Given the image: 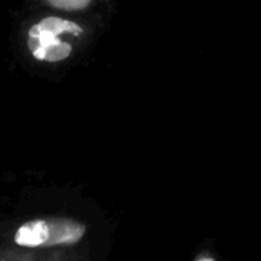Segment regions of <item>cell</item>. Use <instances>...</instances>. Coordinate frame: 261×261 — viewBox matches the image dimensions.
Segmentation results:
<instances>
[{"label":"cell","mask_w":261,"mask_h":261,"mask_svg":"<svg viewBox=\"0 0 261 261\" xmlns=\"http://www.w3.org/2000/svg\"><path fill=\"white\" fill-rule=\"evenodd\" d=\"M86 231L84 223L72 219H35L18 226L14 234V242L21 248L75 245L86 236Z\"/></svg>","instance_id":"cell-2"},{"label":"cell","mask_w":261,"mask_h":261,"mask_svg":"<svg viewBox=\"0 0 261 261\" xmlns=\"http://www.w3.org/2000/svg\"><path fill=\"white\" fill-rule=\"evenodd\" d=\"M52 6L67 11H76L86 8L92 0H47Z\"/></svg>","instance_id":"cell-3"},{"label":"cell","mask_w":261,"mask_h":261,"mask_svg":"<svg viewBox=\"0 0 261 261\" xmlns=\"http://www.w3.org/2000/svg\"><path fill=\"white\" fill-rule=\"evenodd\" d=\"M83 35L84 29L76 21L57 15H47L29 28L26 44L35 60L44 63H60L72 55L75 47L73 43Z\"/></svg>","instance_id":"cell-1"},{"label":"cell","mask_w":261,"mask_h":261,"mask_svg":"<svg viewBox=\"0 0 261 261\" xmlns=\"http://www.w3.org/2000/svg\"><path fill=\"white\" fill-rule=\"evenodd\" d=\"M196 261H216L213 257H208V255H202V257H199Z\"/></svg>","instance_id":"cell-4"}]
</instances>
